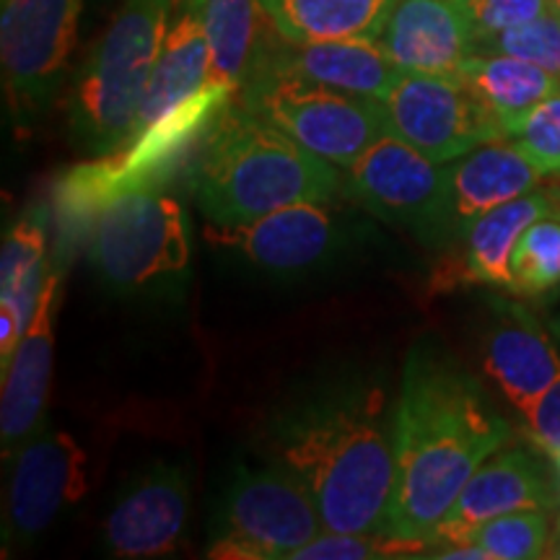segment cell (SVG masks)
<instances>
[{"label":"cell","mask_w":560,"mask_h":560,"mask_svg":"<svg viewBox=\"0 0 560 560\" xmlns=\"http://www.w3.org/2000/svg\"><path fill=\"white\" fill-rule=\"evenodd\" d=\"M387 376L342 371L285 400L265 425V454L296 475L325 529L384 535L395 486Z\"/></svg>","instance_id":"cell-1"},{"label":"cell","mask_w":560,"mask_h":560,"mask_svg":"<svg viewBox=\"0 0 560 560\" xmlns=\"http://www.w3.org/2000/svg\"><path fill=\"white\" fill-rule=\"evenodd\" d=\"M509 439V420L482 384L433 342H416L397 395L395 486L384 535L431 548L462 488Z\"/></svg>","instance_id":"cell-2"},{"label":"cell","mask_w":560,"mask_h":560,"mask_svg":"<svg viewBox=\"0 0 560 560\" xmlns=\"http://www.w3.org/2000/svg\"><path fill=\"white\" fill-rule=\"evenodd\" d=\"M342 182L338 166L231 104L195 166V195L208 223L242 226L296 202H332Z\"/></svg>","instance_id":"cell-3"},{"label":"cell","mask_w":560,"mask_h":560,"mask_svg":"<svg viewBox=\"0 0 560 560\" xmlns=\"http://www.w3.org/2000/svg\"><path fill=\"white\" fill-rule=\"evenodd\" d=\"M174 0H122L107 32L75 73L70 138L91 156H107L132 138L140 107L170 30Z\"/></svg>","instance_id":"cell-4"},{"label":"cell","mask_w":560,"mask_h":560,"mask_svg":"<svg viewBox=\"0 0 560 560\" xmlns=\"http://www.w3.org/2000/svg\"><path fill=\"white\" fill-rule=\"evenodd\" d=\"M86 252L91 268L115 293L130 296L174 285L190 268V219L172 195L125 192L91 223Z\"/></svg>","instance_id":"cell-5"},{"label":"cell","mask_w":560,"mask_h":560,"mask_svg":"<svg viewBox=\"0 0 560 560\" xmlns=\"http://www.w3.org/2000/svg\"><path fill=\"white\" fill-rule=\"evenodd\" d=\"M240 104L338 170H350L387 132L380 100L342 94L272 66L255 70Z\"/></svg>","instance_id":"cell-6"},{"label":"cell","mask_w":560,"mask_h":560,"mask_svg":"<svg viewBox=\"0 0 560 560\" xmlns=\"http://www.w3.org/2000/svg\"><path fill=\"white\" fill-rule=\"evenodd\" d=\"M325 532L312 493L285 467L240 465L210 527V558L291 560Z\"/></svg>","instance_id":"cell-7"},{"label":"cell","mask_w":560,"mask_h":560,"mask_svg":"<svg viewBox=\"0 0 560 560\" xmlns=\"http://www.w3.org/2000/svg\"><path fill=\"white\" fill-rule=\"evenodd\" d=\"M346 190L376 219L410 231L423 244L454 242L446 164H436L392 132L376 138L350 166Z\"/></svg>","instance_id":"cell-8"},{"label":"cell","mask_w":560,"mask_h":560,"mask_svg":"<svg viewBox=\"0 0 560 560\" xmlns=\"http://www.w3.org/2000/svg\"><path fill=\"white\" fill-rule=\"evenodd\" d=\"M83 0H3L0 62L13 117L32 125L68 73Z\"/></svg>","instance_id":"cell-9"},{"label":"cell","mask_w":560,"mask_h":560,"mask_svg":"<svg viewBox=\"0 0 560 560\" xmlns=\"http://www.w3.org/2000/svg\"><path fill=\"white\" fill-rule=\"evenodd\" d=\"M384 125L392 136L436 164L465 156L490 140H501L503 128L475 100L457 73H405L380 100Z\"/></svg>","instance_id":"cell-10"},{"label":"cell","mask_w":560,"mask_h":560,"mask_svg":"<svg viewBox=\"0 0 560 560\" xmlns=\"http://www.w3.org/2000/svg\"><path fill=\"white\" fill-rule=\"evenodd\" d=\"M86 490V454L60 429H42L11 457L5 548H26Z\"/></svg>","instance_id":"cell-11"},{"label":"cell","mask_w":560,"mask_h":560,"mask_svg":"<svg viewBox=\"0 0 560 560\" xmlns=\"http://www.w3.org/2000/svg\"><path fill=\"white\" fill-rule=\"evenodd\" d=\"M208 240L270 276H304L338 255L346 234L327 202H296L242 226H208Z\"/></svg>","instance_id":"cell-12"},{"label":"cell","mask_w":560,"mask_h":560,"mask_svg":"<svg viewBox=\"0 0 560 560\" xmlns=\"http://www.w3.org/2000/svg\"><path fill=\"white\" fill-rule=\"evenodd\" d=\"M190 516V486L182 467L156 462L120 490L104 522V550L143 560L179 548Z\"/></svg>","instance_id":"cell-13"},{"label":"cell","mask_w":560,"mask_h":560,"mask_svg":"<svg viewBox=\"0 0 560 560\" xmlns=\"http://www.w3.org/2000/svg\"><path fill=\"white\" fill-rule=\"evenodd\" d=\"M560 493L552 467L524 446H501L462 488L433 545L467 542L480 524L524 509H558ZM431 545V548H433ZM429 550V548H425Z\"/></svg>","instance_id":"cell-14"},{"label":"cell","mask_w":560,"mask_h":560,"mask_svg":"<svg viewBox=\"0 0 560 560\" xmlns=\"http://www.w3.org/2000/svg\"><path fill=\"white\" fill-rule=\"evenodd\" d=\"M482 363L503 397L524 412L560 376V346L520 296H493Z\"/></svg>","instance_id":"cell-15"},{"label":"cell","mask_w":560,"mask_h":560,"mask_svg":"<svg viewBox=\"0 0 560 560\" xmlns=\"http://www.w3.org/2000/svg\"><path fill=\"white\" fill-rule=\"evenodd\" d=\"M66 265L50 260L45 291L26 327L11 366L3 374V400H0V444L9 462L21 444L45 429L47 395H50L55 359V317H58Z\"/></svg>","instance_id":"cell-16"},{"label":"cell","mask_w":560,"mask_h":560,"mask_svg":"<svg viewBox=\"0 0 560 560\" xmlns=\"http://www.w3.org/2000/svg\"><path fill=\"white\" fill-rule=\"evenodd\" d=\"M376 45L405 73H457L475 34L457 0H400Z\"/></svg>","instance_id":"cell-17"},{"label":"cell","mask_w":560,"mask_h":560,"mask_svg":"<svg viewBox=\"0 0 560 560\" xmlns=\"http://www.w3.org/2000/svg\"><path fill=\"white\" fill-rule=\"evenodd\" d=\"M260 66L280 68L299 79L319 83V86L342 91V94L369 96V100H382L402 75V70L384 55L376 42H289L278 32Z\"/></svg>","instance_id":"cell-18"},{"label":"cell","mask_w":560,"mask_h":560,"mask_svg":"<svg viewBox=\"0 0 560 560\" xmlns=\"http://www.w3.org/2000/svg\"><path fill=\"white\" fill-rule=\"evenodd\" d=\"M545 174L520 151L514 140H490L446 164V195L454 242L488 210L522 198L542 185Z\"/></svg>","instance_id":"cell-19"},{"label":"cell","mask_w":560,"mask_h":560,"mask_svg":"<svg viewBox=\"0 0 560 560\" xmlns=\"http://www.w3.org/2000/svg\"><path fill=\"white\" fill-rule=\"evenodd\" d=\"M210 81L206 0H174L170 30L161 45L132 138L170 115Z\"/></svg>","instance_id":"cell-20"},{"label":"cell","mask_w":560,"mask_h":560,"mask_svg":"<svg viewBox=\"0 0 560 560\" xmlns=\"http://www.w3.org/2000/svg\"><path fill=\"white\" fill-rule=\"evenodd\" d=\"M560 206L558 190H532L522 198L503 202V206L488 210L480 219L462 231V257L457 278L467 283H482L490 289L511 291V255L522 234L537 219Z\"/></svg>","instance_id":"cell-21"},{"label":"cell","mask_w":560,"mask_h":560,"mask_svg":"<svg viewBox=\"0 0 560 560\" xmlns=\"http://www.w3.org/2000/svg\"><path fill=\"white\" fill-rule=\"evenodd\" d=\"M457 75L499 120L503 138H509L537 104L560 91V79L550 70L499 52H472L462 62Z\"/></svg>","instance_id":"cell-22"},{"label":"cell","mask_w":560,"mask_h":560,"mask_svg":"<svg viewBox=\"0 0 560 560\" xmlns=\"http://www.w3.org/2000/svg\"><path fill=\"white\" fill-rule=\"evenodd\" d=\"M206 32L210 81L240 94L255 75L278 30L270 24L260 0H206Z\"/></svg>","instance_id":"cell-23"},{"label":"cell","mask_w":560,"mask_h":560,"mask_svg":"<svg viewBox=\"0 0 560 560\" xmlns=\"http://www.w3.org/2000/svg\"><path fill=\"white\" fill-rule=\"evenodd\" d=\"M400 0H260L270 24L289 42H376Z\"/></svg>","instance_id":"cell-24"},{"label":"cell","mask_w":560,"mask_h":560,"mask_svg":"<svg viewBox=\"0 0 560 560\" xmlns=\"http://www.w3.org/2000/svg\"><path fill=\"white\" fill-rule=\"evenodd\" d=\"M50 208L45 202H34L5 231L0 252V306L16 314L24 330L32 325L50 272Z\"/></svg>","instance_id":"cell-25"},{"label":"cell","mask_w":560,"mask_h":560,"mask_svg":"<svg viewBox=\"0 0 560 560\" xmlns=\"http://www.w3.org/2000/svg\"><path fill=\"white\" fill-rule=\"evenodd\" d=\"M529 301L560 296V206L524 231L511 255V291Z\"/></svg>","instance_id":"cell-26"},{"label":"cell","mask_w":560,"mask_h":560,"mask_svg":"<svg viewBox=\"0 0 560 560\" xmlns=\"http://www.w3.org/2000/svg\"><path fill=\"white\" fill-rule=\"evenodd\" d=\"M552 537L548 509H524L501 514L495 520L480 524L467 537V542L478 545L488 552L490 560H535L545 558Z\"/></svg>","instance_id":"cell-27"},{"label":"cell","mask_w":560,"mask_h":560,"mask_svg":"<svg viewBox=\"0 0 560 560\" xmlns=\"http://www.w3.org/2000/svg\"><path fill=\"white\" fill-rule=\"evenodd\" d=\"M475 52L511 55V58L535 62L560 79V11L550 9L516 30L482 39Z\"/></svg>","instance_id":"cell-28"},{"label":"cell","mask_w":560,"mask_h":560,"mask_svg":"<svg viewBox=\"0 0 560 560\" xmlns=\"http://www.w3.org/2000/svg\"><path fill=\"white\" fill-rule=\"evenodd\" d=\"M509 140L545 177L560 174V91L537 104L524 120L509 132Z\"/></svg>","instance_id":"cell-29"},{"label":"cell","mask_w":560,"mask_h":560,"mask_svg":"<svg viewBox=\"0 0 560 560\" xmlns=\"http://www.w3.org/2000/svg\"><path fill=\"white\" fill-rule=\"evenodd\" d=\"M408 550L416 548L400 540H392L389 535L325 529L312 542L293 552L291 560H380L412 556Z\"/></svg>","instance_id":"cell-30"},{"label":"cell","mask_w":560,"mask_h":560,"mask_svg":"<svg viewBox=\"0 0 560 560\" xmlns=\"http://www.w3.org/2000/svg\"><path fill=\"white\" fill-rule=\"evenodd\" d=\"M457 3L475 34V47L482 39L516 30L552 9L550 0H457Z\"/></svg>","instance_id":"cell-31"},{"label":"cell","mask_w":560,"mask_h":560,"mask_svg":"<svg viewBox=\"0 0 560 560\" xmlns=\"http://www.w3.org/2000/svg\"><path fill=\"white\" fill-rule=\"evenodd\" d=\"M532 444L542 452H560V376L522 412Z\"/></svg>","instance_id":"cell-32"},{"label":"cell","mask_w":560,"mask_h":560,"mask_svg":"<svg viewBox=\"0 0 560 560\" xmlns=\"http://www.w3.org/2000/svg\"><path fill=\"white\" fill-rule=\"evenodd\" d=\"M545 558H560V522L556 524V529H552V537H550V545H548V552H545Z\"/></svg>","instance_id":"cell-33"},{"label":"cell","mask_w":560,"mask_h":560,"mask_svg":"<svg viewBox=\"0 0 560 560\" xmlns=\"http://www.w3.org/2000/svg\"><path fill=\"white\" fill-rule=\"evenodd\" d=\"M550 457V465H552V470H556V480H558V493H560V452H552V454H548Z\"/></svg>","instance_id":"cell-34"},{"label":"cell","mask_w":560,"mask_h":560,"mask_svg":"<svg viewBox=\"0 0 560 560\" xmlns=\"http://www.w3.org/2000/svg\"><path fill=\"white\" fill-rule=\"evenodd\" d=\"M550 332H552V338H556L558 346H560V314H556V317H552V322H550Z\"/></svg>","instance_id":"cell-35"},{"label":"cell","mask_w":560,"mask_h":560,"mask_svg":"<svg viewBox=\"0 0 560 560\" xmlns=\"http://www.w3.org/2000/svg\"><path fill=\"white\" fill-rule=\"evenodd\" d=\"M550 5H552V9H556V11H560V0H550Z\"/></svg>","instance_id":"cell-36"}]
</instances>
